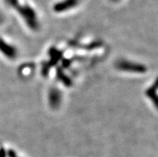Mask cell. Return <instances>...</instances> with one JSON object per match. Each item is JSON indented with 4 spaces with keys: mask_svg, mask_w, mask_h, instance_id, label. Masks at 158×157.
Returning <instances> with one entry per match:
<instances>
[{
    "mask_svg": "<svg viewBox=\"0 0 158 157\" xmlns=\"http://www.w3.org/2000/svg\"><path fill=\"white\" fill-rule=\"evenodd\" d=\"M0 52L9 60H15L18 56V51L15 47L6 43L2 39H0Z\"/></svg>",
    "mask_w": 158,
    "mask_h": 157,
    "instance_id": "7a4b0ae2",
    "label": "cell"
},
{
    "mask_svg": "<svg viewBox=\"0 0 158 157\" xmlns=\"http://www.w3.org/2000/svg\"><path fill=\"white\" fill-rule=\"evenodd\" d=\"M48 100L51 107L57 108L62 101V94L57 88H52L48 95Z\"/></svg>",
    "mask_w": 158,
    "mask_h": 157,
    "instance_id": "3957f363",
    "label": "cell"
},
{
    "mask_svg": "<svg viewBox=\"0 0 158 157\" xmlns=\"http://www.w3.org/2000/svg\"><path fill=\"white\" fill-rule=\"evenodd\" d=\"M116 68L120 71H124V72H137L140 68H137V66H135L132 63H129L128 61L124 60H120L117 62L116 64Z\"/></svg>",
    "mask_w": 158,
    "mask_h": 157,
    "instance_id": "277c9868",
    "label": "cell"
},
{
    "mask_svg": "<svg viewBox=\"0 0 158 157\" xmlns=\"http://www.w3.org/2000/svg\"><path fill=\"white\" fill-rule=\"evenodd\" d=\"M77 2V0H66L64 2L58 3L55 6V10L56 11H63V10H66L73 7Z\"/></svg>",
    "mask_w": 158,
    "mask_h": 157,
    "instance_id": "5b68a950",
    "label": "cell"
},
{
    "mask_svg": "<svg viewBox=\"0 0 158 157\" xmlns=\"http://www.w3.org/2000/svg\"><path fill=\"white\" fill-rule=\"evenodd\" d=\"M2 22V18H1V17H0V23Z\"/></svg>",
    "mask_w": 158,
    "mask_h": 157,
    "instance_id": "8992f818",
    "label": "cell"
},
{
    "mask_svg": "<svg viewBox=\"0 0 158 157\" xmlns=\"http://www.w3.org/2000/svg\"><path fill=\"white\" fill-rule=\"evenodd\" d=\"M21 14L23 17L24 20L26 21L27 24L31 29H37L39 27L38 20L35 11L30 7H24L21 10Z\"/></svg>",
    "mask_w": 158,
    "mask_h": 157,
    "instance_id": "6da1fadb",
    "label": "cell"
}]
</instances>
